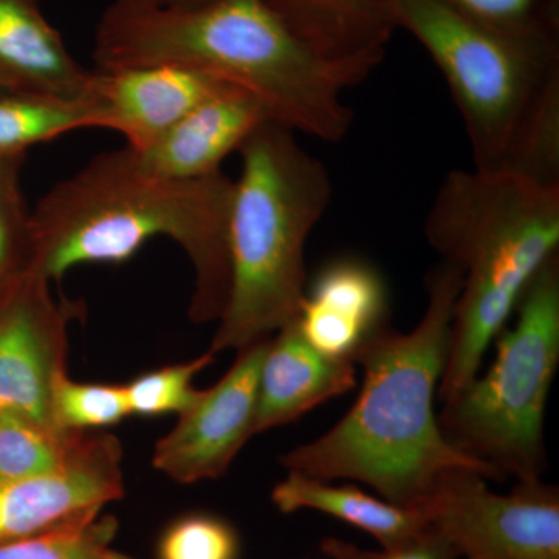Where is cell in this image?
Segmentation results:
<instances>
[{
    "label": "cell",
    "mask_w": 559,
    "mask_h": 559,
    "mask_svg": "<svg viewBox=\"0 0 559 559\" xmlns=\"http://www.w3.org/2000/svg\"><path fill=\"white\" fill-rule=\"evenodd\" d=\"M425 312L401 333L385 325L358 353L359 395L329 432L283 454L280 463L320 480H355L404 509H425L441 477L468 468L495 473L452 447L436 399L450 347L462 275L441 261L426 275Z\"/></svg>",
    "instance_id": "1"
},
{
    "label": "cell",
    "mask_w": 559,
    "mask_h": 559,
    "mask_svg": "<svg viewBox=\"0 0 559 559\" xmlns=\"http://www.w3.org/2000/svg\"><path fill=\"white\" fill-rule=\"evenodd\" d=\"M98 70L173 66L245 91L274 123L336 143L355 112L347 76L297 35L267 0L198 7L112 0L95 33Z\"/></svg>",
    "instance_id": "2"
},
{
    "label": "cell",
    "mask_w": 559,
    "mask_h": 559,
    "mask_svg": "<svg viewBox=\"0 0 559 559\" xmlns=\"http://www.w3.org/2000/svg\"><path fill=\"white\" fill-rule=\"evenodd\" d=\"M234 187L223 170L162 178L128 146L106 151L40 198L32 213L33 270L53 283L72 267L123 263L153 238H170L193 266L191 320H218L230 288Z\"/></svg>",
    "instance_id": "3"
},
{
    "label": "cell",
    "mask_w": 559,
    "mask_h": 559,
    "mask_svg": "<svg viewBox=\"0 0 559 559\" xmlns=\"http://www.w3.org/2000/svg\"><path fill=\"white\" fill-rule=\"evenodd\" d=\"M425 237L462 275L437 395L443 403L480 373L522 293L559 253V186L514 173L452 170L430 204Z\"/></svg>",
    "instance_id": "4"
},
{
    "label": "cell",
    "mask_w": 559,
    "mask_h": 559,
    "mask_svg": "<svg viewBox=\"0 0 559 559\" xmlns=\"http://www.w3.org/2000/svg\"><path fill=\"white\" fill-rule=\"evenodd\" d=\"M395 27L432 57L457 106L474 168L559 186L557 39L471 20L443 0H389Z\"/></svg>",
    "instance_id": "5"
},
{
    "label": "cell",
    "mask_w": 559,
    "mask_h": 559,
    "mask_svg": "<svg viewBox=\"0 0 559 559\" xmlns=\"http://www.w3.org/2000/svg\"><path fill=\"white\" fill-rule=\"evenodd\" d=\"M229 218L230 288L210 352L271 337L299 314L307 242L333 200L322 160L296 132L266 120L238 150Z\"/></svg>",
    "instance_id": "6"
},
{
    "label": "cell",
    "mask_w": 559,
    "mask_h": 559,
    "mask_svg": "<svg viewBox=\"0 0 559 559\" xmlns=\"http://www.w3.org/2000/svg\"><path fill=\"white\" fill-rule=\"evenodd\" d=\"M516 323L496 336V356L457 395L443 401L441 432L496 479H543L544 415L559 366V253L528 283Z\"/></svg>",
    "instance_id": "7"
},
{
    "label": "cell",
    "mask_w": 559,
    "mask_h": 559,
    "mask_svg": "<svg viewBox=\"0 0 559 559\" xmlns=\"http://www.w3.org/2000/svg\"><path fill=\"white\" fill-rule=\"evenodd\" d=\"M476 469L444 474L425 511L430 528L459 559H559V489L543 479L516 480L509 495L489 489Z\"/></svg>",
    "instance_id": "8"
},
{
    "label": "cell",
    "mask_w": 559,
    "mask_h": 559,
    "mask_svg": "<svg viewBox=\"0 0 559 559\" xmlns=\"http://www.w3.org/2000/svg\"><path fill=\"white\" fill-rule=\"evenodd\" d=\"M79 305L57 300L32 270L0 297V414L51 426L50 396L66 371L70 320Z\"/></svg>",
    "instance_id": "9"
},
{
    "label": "cell",
    "mask_w": 559,
    "mask_h": 559,
    "mask_svg": "<svg viewBox=\"0 0 559 559\" xmlns=\"http://www.w3.org/2000/svg\"><path fill=\"white\" fill-rule=\"evenodd\" d=\"M270 340L238 349L229 371L179 415L175 428L154 448V468L182 485L227 473L242 447L255 437L257 390Z\"/></svg>",
    "instance_id": "10"
},
{
    "label": "cell",
    "mask_w": 559,
    "mask_h": 559,
    "mask_svg": "<svg viewBox=\"0 0 559 559\" xmlns=\"http://www.w3.org/2000/svg\"><path fill=\"white\" fill-rule=\"evenodd\" d=\"M123 495L120 441L95 430L80 432L58 468L0 484V544L102 513Z\"/></svg>",
    "instance_id": "11"
},
{
    "label": "cell",
    "mask_w": 559,
    "mask_h": 559,
    "mask_svg": "<svg viewBox=\"0 0 559 559\" xmlns=\"http://www.w3.org/2000/svg\"><path fill=\"white\" fill-rule=\"evenodd\" d=\"M227 84L173 66L91 73L87 98L98 128L116 131L128 148L145 153L191 109Z\"/></svg>",
    "instance_id": "12"
},
{
    "label": "cell",
    "mask_w": 559,
    "mask_h": 559,
    "mask_svg": "<svg viewBox=\"0 0 559 559\" xmlns=\"http://www.w3.org/2000/svg\"><path fill=\"white\" fill-rule=\"evenodd\" d=\"M389 290L373 264L331 260L307 285L296 322L304 340L326 358L355 364L360 348L389 325Z\"/></svg>",
    "instance_id": "13"
},
{
    "label": "cell",
    "mask_w": 559,
    "mask_h": 559,
    "mask_svg": "<svg viewBox=\"0 0 559 559\" xmlns=\"http://www.w3.org/2000/svg\"><path fill=\"white\" fill-rule=\"evenodd\" d=\"M270 117L255 98L237 87L223 86L182 117L145 153L143 167L170 179H200L223 170L221 164L241 148Z\"/></svg>",
    "instance_id": "14"
},
{
    "label": "cell",
    "mask_w": 559,
    "mask_h": 559,
    "mask_svg": "<svg viewBox=\"0 0 559 559\" xmlns=\"http://www.w3.org/2000/svg\"><path fill=\"white\" fill-rule=\"evenodd\" d=\"M358 366L326 358L301 336L296 319L271 336L261 364L255 425L260 436L355 389Z\"/></svg>",
    "instance_id": "15"
},
{
    "label": "cell",
    "mask_w": 559,
    "mask_h": 559,
    "mask_svg": "<svg viewBox=\"0 0 559 559\" xmlns=\"http://www.w3.org/2000/svg\"><path fill=\"white\" fill-rule=\"evenodd\" d=\"M91 73L32 0H0V75L11 91L86 100Z\"/></svg>",
    "instance_id": "16"
},
{
    "label": "cell",
    "mask_w": 559,
    "mask_h": 559,
    "mask_svg": "<svg viewBox=\"0 0 559 559\" xmlns=\"http://www.w3.org/2000/svg\"><path fill=\"white\" fill-rule=\"evenodd\" d=\"M272 502L282 513L314 510L362 530L381 547L401 546L428 528L425 511L404 509L382 498H373L355 485H333L299 471H288L272 489Z\"/></svg>",
    "instance_id": "17"
},
{
    "label": "cell",
    "mask_w": 559,
    "mask_h": 559,
    "mask_svg": "<svg viewBox=\"0 0 559 559\" xmlns=\"http://www.w3.org/2000/svg\"><path fill=\"white\" fill-rule=\"evenodd\" d=\"M98 128L94 105L33 92H0V157L21 156L36 143Z\"/></svg>",
    "instance_id": "18"
},
{
    "label": "cell",
    "mask_w": 559,
    "mask_h": 559,
    "mask_svg": "<svg viewBox=\"0 0 559 559\" xmlns=\"http://www.w3.org/2000/svg\"><path fill=\"white\" fill-rule=\"evenodd\" d=\"M80 432L39 425L17 414H0V484L58 468Z\"/></svg>",
    "instance_id": "19"
},
{
    "label": "cell",
    "mask_w": 559,
    "mask_h": 559,
    "mask_svg": "<svg viewBox=\"0 0 559 559\" xmlns=\"http://www.w3.org/2000/svg\"><path fill=\"white\" fill-rule=\"evenodd\" d=\"M116 518L100 513L0 544V559H135L114 549Z\"/></svg>",
    "instance_id": "20"
},
{
    "label": "cell",
    "mask_w": 559,
    "mask_h": 559,
    "mask_svg": "<svg viewBox=\"0 0 559 559\" xmlns=\"http://www.w3.org/2000/svg\"><path fill=\"white\" fill-rule=\"evenodd\" d=\"M124 385L91 384L61 374L51 389V425L66 432H91L130 417Z\"/></svg>",
    "instance_id": "21"
},
{
    "label": "cell",
    "mask_w": 559,
    "mask_h": 559,
    "mask_svg": "<svg viewBox=\"0 0 559 559\" xmlns=\"http://www.w3.org/2000/svg\"><path fill=\"white\" fill-rule=\"evenodd\" d=\"M213 360L215 353L209 349L200 358L148 371L140 374L130 384H124L131 415L159 417L168 414L180 415L189 411L204 392L194 388V378L207 369Z\"/></svg>",
    "instance_id": "22"
},
{
    "label": "cell",
    "mask_w": 559,
    "mask_h": 559,
    "mask_svg": "<svg viewBox=\"0 0 559 559\" xmlns=\"http://www.w3.org/2000/svg\"><path fill=\"white\" fill-rule=\"evenodd\" d=\"M20 157H0V297L33 267L32 215L16 182Z\"/></svg>",
    "instance_id": "23"
},
{
    "label": "cell",
    "mask_w": 559,
    "mask_h": 559,
    "mask_svg": "<svg viewBox=\"0 0 559 559\" xmlns=\"http://www.w3.org/2000/svg\"><path fill=\"white\" fill-rule=\"evenodd\" d=\"M240 550V538L229 522L190 514L164 533L157 559H238Z\"/></svg>",
    "instance_id": "24"
},
{
    "label": "cell",
    "mask_w": 559,
    "mask_h": 559,
    "mask_svg": "<svg viewBox=\"0 0 559 559\" xmlns=\"http://www.w3.org/2000/svg\"><path fill=\"white\" fill-rule=\"evenodd\" d=\"M471 20L525 38L555 39L557 0H443Z\"/></svg>",
    "instance_id": "25"
},
{
    "label": "cell",
    "mask_w": 559,
    "mask_h": 559,
    "mask_svg": "<svg viewBox=\"0 0 559 559\" xmlns=\"http://www.w3.org/2000/svg\"><path fill=\"white\" fill-rule=\"evenodd\" d=\"M320 549L329 559H459L450 540L429 525L421 535L390 549L366 550L337 538L323 539Z\"/></svg>",
    "instance_id": "26"
},
{
    "label": "cell",
    "mask_w": 559,
    "mask_h": 559,
    "mask_svg": "<svg viewBox=\"0 0 559 559\" xmlns=\"http://www.w3.org/2000/svg\"><path fill=\"white\" fill-rule=\"evenodd\" d=\"M156 2L170 7H198L210 2V0H156Z\"/></svg>",
    "instance_id": "27"
},
{
    "label": "cell",
    "mask_w": 559,
    "mask_h": 559,
    "mask_svg": "<svg viewBox=\"0 0 559 559\" xmlns=\"http://www.w3.org/2000/svg\"><path fill=\"white\" fill-rule=\"evenodd\" d=\"M0 92H13L10 90L9 84H7V81L3 80V76L0 75Z\"/></svg>",
    "instance_id": "28"
}]
</instances>
